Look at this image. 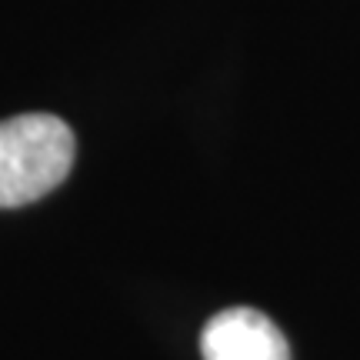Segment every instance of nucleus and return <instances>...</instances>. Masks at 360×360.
Here are the masks:
<instances>
[{
	"instance_id": "nucleus-1",
	"label": "nucleus",
	"mask_w": 360,
	"mask_h": 360,
	"mask_svg": "<svg viewBox=\"0 0 360 360\" xmlns=\"http://www.w3.org/2000/svg\"><path fill=\"white\" fill-rule=\"evenodd\" d=\"M74 130L53 114L0 120V210L47 197L74 167Z\"/></svg>"
},
{
	"instance_id": "nucleus-2",
	"label": "nucleus",
	"mask_w": 360,
	"mask_h": 360,
	"mask_svg": "<svg viewBox=\"0 0 360 360\" xmlns=\"http://www.w3.org/2000/svg\"><path fill=\"white\" fill-rule=\"evenodd\" d=\"M204 360H290L281 327L254 307H231L210 317L200 334Z\"/></svg>"
}]
</instances>
